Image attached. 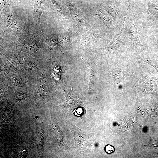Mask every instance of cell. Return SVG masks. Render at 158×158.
Listing matches in <instances>:
<instances>
[{
  "label": "cell",
  "mask_w": 158,
  "mask_h": 158,
  "mask_svg": "<svg viewBox=\"0 0 158 158\" xmlns=\"http://www.w3.org/2000/svg\"><path fill=\"white\" fill-rule=\"evenodd\" d=\"M49 2L53 10L55 13L67 23L70 24L71 22L70 19L63 7L55 0H49Z\"/></svg>",
  "instance_id": "obj_7"
},
{
  "label": "cell",
  "mask_w": 158,
  "mask_h": 158,
  "mask_svg": "<svg viewBox=\"0 0 158 158\" xmlns=\"http://www.w3.org/2000/svg\"><path fill=\"white\" fill-rule=\"evenodd\" d=\"M16 0L18 2L20 3L23 0Z\"/></svg>",
  "instance_id": "obj_17"
},
{
  "label": "cell",
  "mask_w": 158,
  "mask_h": 158,
  "mask_svg": "<svg viewBox=\"0 0 158 158\" xmlns=\"http://www.w3.org/2000/svg\"><path fill=\"white\" fill-rule=\"evenodd\" d=\"M73 35L69 32L63 34L59 39V43L61 45H64L69 43L72 40Z\"/></svg>",
  "instance_id": "obj_14"
},
{
  "label": "cell",
  "mask_w": 158,
  "mask_h": 158,
  "mask_svg": "<svg viewBox=\"0 0 158 158\" xmlns=\"http://www.w3.org/2000/svg\"><path fill=\"white\" fill-rule=\"evenodd\" d=\"M59 37L58 34H51L46 37L44 41L49 47H54L59 43Z\"/></svg>",
  "instance_id": "obj_12"
},
{
  "label": "cell",
  "mask_w": 158,
  "mask_h": 158,
  "mask_svg": "<svg viewBox=\"0 0 158 158\" xmlns=\"http://www.w3.org/2000/svg\"><path fill=\"white\" fill-rule=\"evenodd\" d=\"M127 29L128 38L131 43L135 47H140L141 44L139 39L137 29L133 20L128 23Z\"/></svg>",
  "instance_id": "obj_6"
},
{
  "label": "cell",
  "mask_w": 158,
  "mask_h": 158,
  "mask_svg": "<svg viewBox=\"0 0 158 158\" xmlns=\"http://www.w3.org/2000/svg\"><path fill=\"white\" fill-rule=\"evenodd\" d=\"M105 152L108 154H110L113 153L114 151V147L109 145H106L104 148Z\"/></svg>",
  "instance_id": "obj_15"
},
{
  "label": "cell",
  "mask_w": 158,
  "mask_h": 158,
  "mask_svg": "<svg viewBox=\"0 0 158 158\" xmlns=\"http://www.w3.org/2000/svg\"><path fill=\"white\" fill-rule=\"evenodd\" d=\"M36 145L39 154L41 157L43 154L45 144L44 127L43 124H41L37 130Z\"/></svg>",
  "instance_id": "obj_8"
},
{
  "label": "cell",
  "mask_w": 158,
  "mask_h": 158,
  "mask_svg": "<svg viewBox=\"0 0 158 158\" xmlns=\"http://www.w3.org/2000/svg\"><path fill=\"white\" fill-rule=\"evenodd\" d=\"M4 24L6 30H18L19 29L16 20L11 14H8L5 17Z\"/></svg>",
  "instance_id": "obj_11"
},
{
  "label": "cell",
  "mask_w": 158,
  "mask_h": 158,
  "mask_svg": "<svg viewBox=\"0 0 158 158\" xmlns=\"http://www.w3.org/2000/svg\"><path fill=\"white\" fill-rule=\"evenodd\" d=\"M94 12L95 16L103 23L107 31L109 33L113 32L116 29V23L111 19L107 13L101 8L94 9Z\"/></svg>",
  "instance_id": "obj_4"
},
{
  "label": "cell",
  "mask_w": 158,
  "mask_h": 158,
  "mask_svg": "<svg viewBox=\"0 0 158 158\" xmlns=\"http://www.w3.org/2000/svg\"><path fill=\"white\" fill-rule=\"evenodd\" d=\"M8 2L7 0H0L1 11L8 6Z\"/></svg>",
  "instance_id": "obj_16"
},
{
  "label": "cell",
  "mask_w": 158,
  "mask_h": 158,
  "mask_svg": "<svg viewBox=\"0 0 158 158\" xmlns=\"http://www.w3.org/2000/svg\"><path fill=\"white\" fill-rule=\"evenodd\" d=\"M103 36L99 25L95 24L87 32L79 36L77 41L81 45H87L101 41Z\"/></svg>",
  "instance_id": "obj_1"
},
{
  "label": "cell",
  "mask_w": 158,
  "mask_h": 158,
  "mask_svg": "<svg viewBox=\"0 0 158 158\" xmlns=\"http://www.w3.org/2000/svg\"><path fill=\"white\" fill-rule=\"evenodd\" d=\"M126 17H124L123 27L119 32L116 35L111 41L109 45L102 50L106 53H111L117 51L121 46L124 45V42L121 40V36L125 28V21Z\"/></svg>",
  "instance_id": "obj_5"
},
{
  "label": "cell",
  "mask_w": 158,
  "mask_h": 158,
  "mask_svg": "<svg viewBox=\"0 0 158 158\" xmlns=\"http://www.w3.org/2000/svg\"><path fill=\"white\" fill-rule=\"evenodd\" d=\"M116 82L119 83L121 82L127 76H132L126 72L122 70L116 71L114 72L113 75Z\"/></svg>",
  "instance_id": "obj_13"
},
{
  "label": "cell",
  "mask_w": 158,
  "mask_h": 158,
  "mask_svg": "<svg viewBox=\"0 0 158 158\" xmlns=\"http://www.w3.org/2000/svg\"><path fill=\"white\" fill-rule=\"evenodd\" d=\"M62 1L69 10L74 28L80 32L84 31L86 23L81 13L75 6L72 4L70 0H62Z\"/></svg>",
  "instance_id": "obj_2"
},
{
  "label": "cell",
  "mask_w": 158,
  "mask_h": 158,
  "mask_svg": "<svg viewBox=\"0 0 158 158\" xmlns=\"http://www.w3.org/2000/svg\"><path fill=\"white\" fill-rule=\"evenodd\" d=\"M104 9L108 14L112 17L114 20L116 21L121 17L122 14L121 11L116 6L110 5L103 7Z\"/></svg>",
  "instance_id": "obj_10"
},
{
  "label": "cell",
  "mask_w": 158,
  "mask_h": 158,
  "mask_svg": "<svg viewBox=\"0 0 158 158\" xmlns=\"http://www.w3.org/2000/svg\"><path fill=\"white\" fill-rule=\"evenodd\" d=\"M45 0H35L33 17L34 21L37 24L40 23L41 16L44 6Z\"/></svg>",
  "instance_id": "obj_9"
},
{
  "label": "cell",
  "mask_w": 158,
  "mask_h": 158,
  "mask_svg": "<svg viewBox=\"0 0 158 158\" xmlns=\"http://www.w3.org/2000/svg\"><path fill=\"white\" fill-rule=\"evenodd\" d=\"M34 35L23 36L22 39L19 41L18 47L20 49L23 50L29 53L36 52L39 47V41L36 37Z\"/></svg>",
  "instance_id": "obj_3"
}]
</instances>
